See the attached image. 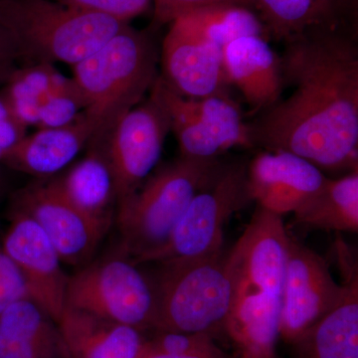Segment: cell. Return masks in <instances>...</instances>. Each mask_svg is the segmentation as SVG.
I'll return each instance as SVG.
<instances>
[{
	"instance_id": "6da1fadb",
	"label": "cell",
	"mask_w": 358,
	"mask_h": 358,
	"mask_svg": "<svg viewBox=\"0 0 358 358\" xmlns=\"http://www.w3.org/2000/svg\"><path fill=\"white\" fill-rule=\"evenodd\" d=\"M284 85L293 93L249 126L252 145L291 152L320 171L358 169V49L338 25L287 40Z\"/></svg>"
},
{
	"instance_id": "7a4b0ae2",
	"label": "cell",
	"mask_w": 358,
	"mask_h": 358,
	"mask_svg": "<svg viewBox=\"0 0 358 358\" xmlns=\"http://www.w3.org/2000/svg\"><path fill=\"white\" fill-rule=\"evenodd\" d=\"M289 235L282 216L257 206L228 253L232 299L224 331L243 358H274Z\"/></svg>"
},
{
	"instance_id": "3957f363",
	"label": "cell",
	"mask_w": 358,
	"mask_h": 358,
	"mask_svg": "<svg viewBox=\"0 0 358 358\" xmlns=\"http://www.w3.org/2000/svg\"><path fill=\"white\" fill-rule=\"evenodd\" d=\"M152 40L129 24L98 51L73 66L92 134L90 148L102 150L115 124L138 106L157 81Z\"/></svg>"
},
{
	"instance_id": "277c9868",
	"label": "cell",
	"mask_w": 358,
	"mask_h": 358,
	"mask_svg": "<svg viewBox=\"0 0 358 358\" xmlns=\"http://www.w3.org/2000/svg\"><path fill=\"white\" fill-rule=\"evenodd\" d=\"M128 24L54 0H0V26L27 63L74 66Z\"/></svg>"
},
{
	"instance_id": "5b68a950",
	"label": "cell",
	"mask_w": 358,
	"mask_h": 358,
	"mask_svg": "<svg viewBox=\"0 0 358 358\" xmlns=\"http://www.w3.org/2000/svg\"><path fill=\"white\" fill-rule=\"evenodd\" d=\"M222 164L218 159L180 157L117 202L121 255L138 264L166 243L193 197Z\"/></svg>"
},
{
	"instance_id": "8992f818",
	"label": "cell",
	"mask_w": 358,
	"mask_h": 358,
	"mask_svg": "<svg viewBox=\"0 0 358 358\" xmlns=\"http://www.w3.org/2000/svg\"><path fill=\"white\" fill-rule=\"evenodd\" d=\"M159 264L150 278L155 298L152 329L210 336L224 331L232 299L226 252Z\"/></svg>"
},
{
	"instance_id": "52a82bcc",
	"label": "cell",
	"mask_w": 358,
	"mask_h": 358,
	"mask_svg": "<svg viewBox=\"0 0 358 358\" xmlns=\"http://www.w3.org/2000/svg\"><path fill=\"white\" fill-rule=\"evenodd\" d=\"M252 201L246 164H223L193 197L166 243L141 263L199 258L222 251L226 223Z\"/></svg>"
},
{
	"instance_id": "ba28073f",
	"label": "cell",
	"mask_w": 358,
	"mask_h": 358,
	"mask_svg": "<svg viewBox=\"0 0 358 358\" xmlns=\"http://www.w3.org/2000/svg\"><path fill=\"white\" fill-rule=\"evenodd\" d=\"M66 306L140 331L154 324L152 282L124 255L88 264L71 275Z\"/></svg>"
},
{
	"instance_id": "9c48e42d",
	"label": "cell",
	"mask_w": 358,
	"mask_h": 358,
	"mask_svg": "<svg viewBox=\"0 0 358 358\" xmlns=\"http://www.w3.org/2000/svg\"><path fill=\"white\" fill-rule=\"evenodd\" d=\"M152 92L169 115L181 157L213 159L230 148H253L249 126L230 96L185 98L159 77Z\"/></svg>"
},
{
	"instance_id": "30bf717a",
	"label": "cell",
	"mask_w": 358,
	"mask_h": 358,
	"mask_svg": "<svg viewBox=\"0 0 358 358\" xmlns=\"http://www.w3.org/2000/svg\"><path fill=\"white\" fill-rule=\"evenodd\" d=\"M171 131L169 115L154 93L115 124L99 152L112 171L117 203L136 192L152 173Z\"/></svg>"
},
{
	"instance_id": "8fae6325",
	"label": "cell",
	"mask_w": 358,
	"mask_h": 358,
	"mask_svg": "<svg viewBox=\"0 0 358 358\" xmlns=\"http://www.w3.org/2000/svg\"><path fill=\"white\" fill-rule=\"evenodd\" d=\"M343 291L327 261L289 236L279 338L294 345L336 306Z\"/></svg>"
},
{
	"instance_id": "7c38bea8",
	"label": "cell",
	"mask_w": 358,
	"mask_h": 358,
	"mask_svg": "<svg viewBox=\"0 0 358 358\" xmlns=\"http://www.w3.org/2000/svg\"><path fill=\"white\" fill-rule=\"evenodd\" d=\"M13 209L38 224L67 265L89 262L108 231L70 201L57 178L26 186L16 194Z\"/></svg>"
},
{
	"instance_id": "4fadbf2b",
	"label": "cell",
	"mask_w": 358,
	"mask_h": 358,
	"mask_svg": "<svg viewBox=\"0 0 358 358\" xmlns=\"http://www.w3.org/2000/svg\"><path fill=\"white\" fill-rule=\"evenodd\" d=\"M1 246L20 271L28 298L58 324L66 307L69 277L44 231L27 214L13 209Z\"/></svg>"
},
{
	"instance_id": "5bb4252c",
	"label": "cell",
	"mask_w": 358,
	"mask_h": 358,
	"mask_svg": "<svg viewBox=\"0 0 358 358\" xmlns=\"http://www.w3.org/2000/svg\"><path fill=\"white\" fill-rule=\"evenodd\" d=\"M162 64L167 86L188 99L229 96L223 51L200 38L180 18L171 22L162 43Z\"/></svg>"
},
{
	"instance_id": "9a60e30c",
	"label": "cell",
	"mask_w": 358,
	"mask_h": 358,
	"mask_svg": "<svg viewBox=\"0 0 358 358\" xmlns=\"http://www.w3.org/2000/svg\"><path fill=\"white\" fill-rule=\"evenodd\" d=\"M247 178L252 200L282 217L301 208L327 179L319 167L299 155L268 150L252 159Z\"/></svg>"
},
{
	"instance_id": "2e32d148",
	"label": "cell",
	"mask_w": 358,
	"mask_h": 358,
	"mask_svg": "<svg viewBox=\"0 0 358 358\" xmlns=\"http://www.w3.org/2000/svg\"><path fill=\"white\" fill-rule=\"evenodd\" d=\"M223 65L228 83L239 90L252 110L264 112L280 101L285 86L281 57L264 36L231 42L223 49Z\"/></svg>"
},
{
	"instance_id": "e0dca14e",
	"label": "cell",
	"mask_w": 358,
	"mask_h": 358,
	"mask_svg": "<svg viewBox=\"0 0 358 358\" xmlns=\"http://www.w3.org/2000/svg\"><path fill=\"white\" fill-rule=\"evenodd\" d=\"M59 331L70 358H138L140 329L66 306Z\"/></svg>"
},
{
	"instance_id": "ac0fdd59",
	"label": "cell",
	"mask_w": 358,
	"mask_h": 358,
	"mask_svg": "<svg viewBox=\"0 0 358 358\" xmlns=\"http://www.w3.org/2000/svg\"><path fill=\"white\" fill-rule=\"evenodd\" d=\"M341 300L294 345L299 358H358L357 264L341 268Z\"/></svg>"
},
{
	"instance_id": "d6986e66",
	"label": "cell",
	"mask_w": 358,
	"mask_h": 358,
	"mask_svg": "<svg viewBox=\"0 0 358 358\" xmlns=\"http://www.w3.org/2000/svg\"><path fill=\"white\" fill-rule=\"evenodd\" d=\"M91 129L83 113L72 124L61 128L39 129L25 136L1 162L10 169L46 178L59 173L88 145Z\"/></svg>"
},
{
	"instance_id": "ffe728a7",
	"label": "cell",
	"mask_w": 358,
	"mask_h": 358,
	"mask_svg": "<svg viewBox=\"0 0 358 358\" xmlns=\"http://www.w3.org/2000/svg\"><path fill=\"white\" fill-rule=\"evenodd\" d=\"M0 358H70L57 324L30 299L0 313Z\"/></svg>"
},
{
	"instance_id": "44dd1931",
	"label": "cell",
	"mask_w": 358,
	"mask_h": 358,
	"mask_svg": "<svg viewBox=\"0 0 358 358\" xmlns=\"http://www.w3.org/2000/svg\"><path fill=\"white\" fill-rule=\"evenodd\" d=\"M57 179L75 206L109 229L117 194L109 164L99 150L90 148L86 157Z\"/></svg>"
},
{
	"instance_id": "7402d4cb",
	"label": "cell",
	"mask_w": 358,
	"mask_h": 358,
	"mask_svg": "<svg viewBox=\"0 0 358 358\" xmlns=\"http://www.w3.org/2000/svg\"><path fill=\"white\" fill-rule=\"evenodd\" d=\"M294 222L306 228L357 233L358 169L339 178H327L320 192L294 212Z\"/></svg>"
},
{
	"instance_id": "603a6c76",
	"label": "cell",
	"mask_w": 358,
	"mask_h": 358,
	"mask_svg": "<svg viewBox=\"0 0 358 358\" xmlns=\"http://www.w3.org/2000/svg\"><path fill=\"white\" fill-rule=\"evenodd\" d=\"M266 31L277 39L338 25L345 0H253Z\"/></svg>"
},
{
	"instance_id": "cb8c5ba5",
	"label": "cell",
	"mask_w": 358,
	"mask_h": 358,
	"mask_svg": "<svg viewBox=\"0 0 358 358\" xmlns=\"http://www.w3.org/2000/svg\"><path fill=\"white\" fill-rule=\"evenodd\" d=\"M179 18L200 38L222 51L234 40L253 35L263 36L266 31L260 18L246 7H217Z\"/></svg>"
},
{
	"instance_id": "d4e9b609",
	"label": "cell",
	"mask_w": 358,
	"mask_h": 358,
	"mask_svg": "<svg viewBox=\"0 0 358 358\" xmlns=\"http://www.w3.org/2000/svg\"><path fill=\"white\" fill-rule=\"evenodd\" d=\"M150 352L171 355H200L221 352L208 334L157 331L154 338L143 343Z\"/></svg>"
},
{
	"instance_id": "484cf974",
	"label": "cell",
	"mask_w": 358,
	"mask_h": 358,
	"mask_svg": "<svg viewBox=\"0 0 358 358\" xmlns=\"http://www.w3.org/2000/svg\"><path fill=\"white\" fill-rule=\"evenodd\" d=\"M155 22L162 25L196 11L217 7L240 6L254 8L253 0H152Z\"/></svg>"
},
{
	"instance_id": "4316f807",
	"label": "cell",
	"mask_w": 358,
	"mask_h": 358,
	"mask_svg": "<svg viewBox=\"0 0 358 358\" xmlns=\"http://www.w3.org/2000/svg\"><path fill=\"white\" fill-rule=\"evenodd\" d=\"M72 8L100 13L128 22L145 13L152 0H54Z\"/></svg>"
},
{
	"instance_id": "83f0119b",
	"label": "cell",
	"mask_w": 358,
	"mask_h": 358,
	"mask_svg": "<svg viewBox=\"0 0 358 358\" xmlns=\"http://www.w3.org/2000/svg\"><path fill=\"white\" fill-rule=\"evenodd\" d=\"M84 108L82 96L74 95H53L40 109V129L61 128L72 124Z\"/></svg>"
},
{
	"instance_id": "f1b7e54d",
	"label": "cell",
	"mask_w": 358,
	"mask_h": 358,
	"mask_svg": "<svg viewBox=\"0 0 358 358\" xmlns=\"http://www.w3.org/2000/svg\"><path fill=\"white\" fill-rule=\"evenodd\" d=\"M24 298L28 296L22 275L0 245V313L13 301Z\"/></svg>"
},
{
	"instance_id": "f546056e",
	"label": "cell",
	"mask_w": 358,
	"mask_h": 358,
	"mask_svg": "<svg viewBox=\"0 0 358 358\" xmlns=\"http://www.w3.org/2000/svg\"><path fill=\"white\" fill-rule=\"evenodd\" d=\"M20 62L15 47L8 35L0 26V84L6 83L9 78L18 69Z\"/></svg>"
},
{
	"instance_id": "4dcf8cb0",
	"label": "cell",
	"mask_w": 358,
	"mask_h": 358,
	"mask_svg": "<svg viewBox=\"0 0 358 358\" xmlns=\"http://www.w3.org/2000/svg\"><path fill=\"white\" fill-rule=\"evenodd\" d=\"M138 358H225V357H224L222 352L212 353V355H171V353L155 352L145 350L143 345Z\"/></svg>"
},
{
	"instance_id": "1f68e13d",
	"label": "cell",
	"mask_w": 358,
	"mask_h": 358,
	"mask_svg": "<svg viewBox=\"0 0 358 358\" xmlns=\"http://www.w3.org/2000/svg\"><path fill=\"white\" fill-rule=\"evenodd\" d=\"M274 358H275V357ZM296 358H299V357H296Z\"/></svg>"
}]
</instances>
